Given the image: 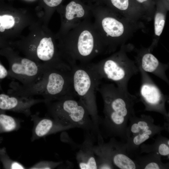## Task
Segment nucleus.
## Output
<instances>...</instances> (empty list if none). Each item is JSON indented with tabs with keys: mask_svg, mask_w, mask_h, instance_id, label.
<instances>
[{
	"mask_svg": "<svg viewBox=\"0 0 169 169\" xmlns=\"http://www.w3.org/2000/svg\"><path fill=\"white\" fill-rule=\"evenodd\" d=\"M97 91L104 103V116L100 118L99 126L102 137H118L125 142L128 123L135 115L134 107L139 98L128 89L119 87L113 83L100 84Z\"/></svg>",
	"mask_w": 169,
	"mask_h": 169,
	"instance_id": "f257e3e1",
	"label": "nucleus"
},
{
	"mask_svg": "<svg viewBox=\"0 0 169 169\" xmlns=\"http://www.w3.org/2000/svg\"><path fill=\"white\" fill-rule=\"evenodd\" d=\"M8 94L26 97L39 95L44 103L65 97L76 96L72 84V67L65 62L46 65L35 82L24 85L12 81Z\"/></svg>",
	"mask_w": 169,
	"mask_h": 169,
	"instance_id": "f03ea898",
	"label": "nucleus"
},
{
	"mask_svg": "<svg viewBox=\"0 0 169 169\" xmlns=\"http://www.w3.org/2000/svg\"><path fill=\"white\" fill-rule=\"evenodd\" d=\"M91 19L84 21L63 34H55L60 57L71 66L89 63L98 55L107 53Z\"/></svg>",
	"mask_w": 169,
	"mask_h": 169,
	"instance_id": "7ed1b4c3",
	"label": "nucleus"
},
{
	"mask_svg": "<svg viewBox=\"0 0 169 169\" xmlns=\"http://www.w3.org/2000/svg\"><path fill=\"white\" fill-rule=\"evenodd\" d=\"M28 32L10 42V46L26 57L44 65H51L64 60L59 55L55 34L41 19L28 28Z\"/></svg>",
	"mask_w": 169,
	"mask_h": 169,
	"instance_id": "20e7f679",
	"label": "nucleus"
},
{
	"mask_svg": "<svg viewBox=\"0 0 169 169\" xmlns=\"http://www.w3.org/2000/svg\"><path fill=\"white\" fill-rule=\"evenodd\" d=\"M77 98L63 97L45 103L48 115L64 125L81 128L94 134L97 140L102 139L87 109Z\"/></svg>",
	"mask_w": 169,
	"mask_h": 169,
	"instance_id": "39448f33",
	"label": "nucleus"
},
{
	"mask_svg": "<svg viewBox=\"0 0 169 169\" xmlns=\"http://www.w3.org/2000/svg\"><path fill=\"white\" fill-rule=\"evenodd\" d=\"M129 49L122 48L118 52L95 63L89 64L99 80L111 81L117 87L128 89L131 79L139 72L136 61L130 59L126 52Z\"/></svg>",
	"mask_w": 169,
	"mask_h": 169,
	"instance_id": "423d86ee",
	"label": "nucleus"
},
{
	"mask_svg": "<svg viewBox=\"0 0 169 169\" xmlns=\"http://www.w3.org/2000/svg\"><path fill=\"white\" fill-rule=\"evenodd\" d=\"M71 67L74 93L87 109L96 129L100 134V118L98 114L96 93L101 82L89 63L75 64Z\"/></svg>",
	"mask_w": 169,
	"mask_h": 169,
	"instance_id": "0eeeda50",
	"label": "nucleus"
},
{
	"mask_svg": "<svg viewBox=\"0 0 169 169\" xmlns=\"http://www.w3.org/2000/svg\"><path fill=\"white\" fill-rule=\"evenodd\" d=\"M0 55L5 57L8 63V77L17 80L24 85L37 81L46 65L21 56L11 47L0 49Z\"/></svg>",
	"mask_w": 169,
	"mask_h": 169,
	"instance_id": "6e6552de",
	"label": "nucleus"
},
{
	"mask_svg": "<svg viewBox=\"0 0 169 169\" xmlns=\"http://www.w3.org/2000/svg\"><path fill=\"white\" fill-rule=\"evenodd\" d=\"M40 19L38 13L0 8V37L10 42L17 40L26 28Z\"/></svg>",
	"mask_w": 169,
	"mask_h": 169,
	"instance_id": "1a4fd4ad",
	"label": "nucleus"
},
{
	"mask_svg": "<svg viewBox=\"0 0 169 169\" xmlns=\"http://www.w3.org/2000/svg\"><path fill=\"white\" fill-rule=\"evenodd\" d=\"M95 26L106 46L107 53L115 49L117 39L124 33L125 28L113 11L102 8H92Z\"/></svg>",
	"mask_w": 169,
	"mask_h": 169,
	"instance_id": "9d476101",
	"label": "nucleus"
},
{
	"mask_svg": "<svg viewBox=\"0 0 169 169\" xmlns=\"http://www.w3.org/2000/svg\"><path fill=\"white\" fill-rule=\"evenodd\" d=\"M138 66L141 76L139 100L144 105L145 111L159 113L169 122V113L166 107L167 96L162 92L147 73Z\"/></svg>",
	"mask_w": 169,
	"mask_h": 169,
	"instance_id": "9b49d317",
	"label": "nucleus"
},
{
	"mask_svg": "<svg viewBox=\"0 0 169 169\" xmlns=\"http://www.w3.org/2000/svg\"><path fill=\"white\" fill-rule=\"evenodd\" d=\"M57 11L61 24L56 35L63 34L84 21L93 18L92 8L86 7L75 0L71 1Z\"/></svg>",
	"mask_w": 169,
	"mask_h": 169,
	"instance_id": "f8f14e48",
	"label": "nucleus"
},
{
	"mask_svg": "<svg viewBox=\"0 0 169 169\" xmlns=\"http://www.w3.org/2000/svg\"><path fill=\"white\" fill-rule=\"evenodd\" d=\"M43 98L26 97L6 94L1 91L0 84V109L22 114L26 116L32 114L31 108L33 105L44 103Z\"/></svg>",
	"mask_w": 169,
	"mask_h": 169,
	"instance_id": "ddd939ff",
	"label": "nucleus"
},
{
	"mask_svg": "<svg viewBox=\"0 0 169 169\" xmlns=\"http://www.w3.org/2000/svg\"><path fill=\"white\" fill-rule=\"evenodd\" d=\"M33 125L31 141L33 142L51 134L74 128L64 125L50 117H41L38 112L30 116Z\"/></svg>",
	"mask_w": 169,
	"mask_h": 169,
	"instance_id": "4468645a",
	"label": "nucleus"
},
{
	"mask_svg": "<svg viewBox=\"0 0 169 169\" xmlns=\"http://www.w3.org/2000/svg\"><path fill=\"white\" fill-rule=\"evenodd\" d=\"M136 61L144 71L152 74L169 84V80L166 74L169 64L160 62L151 53L150 49L140 51Z\"/></svg>",
	"mask_w": 169,
	"mask_h": 169,
	"instance_id": "2eb2a0df",
	"label": "nucleus"
},
{
	"mask_svg": "<svg viewBox=\"0 0 169 169\" xmlns=\"http://www.w3.org/2000/svg\"><path fill=\"white\" fill-rule=\"evenodd\" d=\"M96 136L90 132H86L84 141L79 144L76 159L79 168L97 169V166L93 150Z\"/></svg>",
	"mask_w": 169,
	"mask_h": 169,
	"instance_id": "dca6fc26",
	"label": "nucleus"
},
{
	"mask_svg": "<svg viewBox=\"0 0 169 169\" xmlns=\"http://www.w3.org/2000/svg\"><path fill=\"white\" fill-rule=\"evenodd\" d=\"M112 163L115 167L120 169H140V166L127 152L125 143L117 141L111 138L109 141Z\"/></svg>",
	"mask_w": 169,
	"mask_h": 169,
	"instance_id": "f3484780",
	"label": "nucleus"
},
{
	"mask_svg": "<svg viewBox=\"0 0 169 169\" xmlns=\"http://www.w3.org/2000/svg\"><path fill=\"white\" fill-rule=\"evenodd\" d=\"M168 125L164 126L155 125L151 128L141 132L127 139L125 142L126 151L130 156L137 154L140 146L145 141L156 134H160L163 130H168Z\"/></svg>",
	"mask_w": 169,
	"mask_h": 169,
	"instance_id": "a211bd4d",
	"label": "nucleus"
},
{
	"mask_svg": "<svg viewBox=\"0 0 169 169\" xmlns=\"http://www.w3.org/2000/svg\"><path fill=\"white\" fill-rule=\"evenodd\" d=\"M154 122L153 118L149 115L142 114L140 117H137L135 115L132 116L129 120V123L127 128L126 140L133 136L153 127L155 125Z\"/></svg>",
	"mask_w": 169,
	"mask_h": 169,
	"instance_id": "6ab92c4d",
	"label": "nucleus"
},
{
	"mask_svg": "<svg viewBox=\"0 0 169 169\" xmlns=\"http://www.w3.org/2000/svg\"><path fill=\"white\" fill-rule=\"evenodd\" d=\"M110 145L109 142H104L94 145L93 151L95 156L98 169H114L110 154Z\"/></svg>",
	"mask_w": 169,
	"mask_h": 169,
	"instance_id": "aec40b11",
	"label": "nucleus"
},
{
	"mask_svg": "<svg viewBox=\"0 0 169 169\" xmlns=\"http://www.w3.org/2000/svg\"><path fill=\"white\" fill-rule=\"evenodd\" d=\"M161 156L156 152H150L143 156H137L135 160L140 166V169H160L169 168L168 164L163 163Z\"/></svg>",
	"mask_w": 169,
	"mask_h": 169,
	"instance_id": "412c9836",
	"label": "nucleus"
},
{
	"mask_svg": "<svg viewBox=\"0 0 169 169\" xmlns=\"http://www.w3.org/2000/svg\"><path fill=\"white\" fill-rule=\"evenodd\" d=\"M169 140L167 138L159 136L154 143L152 145L141 144V152L149 153L155 152L161 156H169V145L167 142Z\"/></svg>",
	"mask_w": 169,
	"mask_h": 169,
	"instance_id": "4be33fe9",
	"label": "nucleus"
},
{
	"mask_svg": "<svg viewBox=\"0 0 169 169\" xmlns=\"http://www.w3.org/2000/svg\"><path fill=\"white\" fill-rule=\"evenodd\" d=\"M22 120L0 112V131L6 132L16 131L21 127Z\"/></svg>",
	"mask_w": 169,
	"mask_h": 169,
	"instance_id": "5701e85b",
	"label": "nucleus"
},
{
	"mask_svg": "<svg viewBox=\"0 0 169 169\" xmlns=\"http://www.w3.org/2000/svg\"><path fill=\"white\" fill-rule=\"evenodd\" d=\"M155 3L158 9L156 11L154 18V32L155 35L159 37L161 34L165 22V15L161 10L164 0H156Z\"/></svg>",
	"mask_w": 169,
	"mask_h": 169,
	"instance_id": "b1692460",
	"label": "nucleus"
},
{
	"mask_svg": "<svg viewBox=\"0 0 169 169\" xmlns=\"http://www.w3.org/2000/svg\"><path fill=\"white\" fill-rule=\"evenodd\" d=\"M109 4L114 9L123 12L140 8L134 0H108Z\"/></svg>",
	"mask_w": 169,
	"mask_h": 169,
	"instance_id": "393cba45",
	"label": "nucleus"
},
{
	"mask_svg": "<svg viewBox=\"0 0 169 169\" xmlns=\"http://www.w3.org/2000/svg\"><path fill=\"white\" fill-rule=\"evenodd\" d=\"M62 161H40L28 167L29 169H53L61 165Z\"/></svg>",
	"mask_w": 169,
	"mask_h": 169,
	"instance_id": "a878e982",
	"label": "nucleus"
},
{
	"mask_svg": "<svg viewBox=\"0 0 169 169\" xmlns=\"http://www.w3.org/2000/svg\"><path fill=\"white\" fill-rule=\"evenodd\" d=\"M63 0H43L46 6L49 8L47 15L43 22L48 25V23L53 14L54 8L59 6Z\"/></svg>",
	"mask_w": 169,
	"mask_h": 169,
	"instance_id": "bb28decb",
	"label": "nucleus"
},
{
	"mask_svg": "<svg viewBox=\"0 0 169 169\" xmlns=\"http://www.w3.org/2000/svg\"><path fill=\"white\" fill-rule=\"evenodd\" d=\"M140 7L145 8H150L154 7L155 1L152 0H134Z\"/></svg>",
	"mask_w": 169,
	"mask_h": 169,
	"instance_id": "cd10ccee",
	"label": "nucleus"
},
{
	"mask_svg": "<svg viewBox=\"0 0 169 169\" xmlns=\"http://www.w3.org/2000/svg\"><path fill=\"white\" fill-rule=\"evenodd\" d=\"M62 133L60 136V140L62 141L69 144L74 149H78L79 144H76L72 141L71 139L69 138L70 137L67 134L65 133V132Z\"/></svg>",
	"mask_w": 169,
	"mask_h": 169,
	"instance_id": "c85d7f7f",
	"label": "nucleus"
},
{
	"mask_svg": "<svg viewBox=\"0 0 169 169\" xmlns=\"http://www.w3.org/2000/svg\"><path fill=\"white\" fill-rule=\"evenodd\" d=\"M8 76V71L2 64L0 60V80Z\"/></svg>",
	"mask_w": 169,
	"mask_h": 169,
	"instance_id": "c756f323",
	"label": "nucleus"
},
{
	"mask_svg": "<svg viewBox=\"0 0 169 169\" xmlns=\"http://www.w3.org/2000/svg\"><path fill=\"white\" fill-rule=\"evenodd\" d=\"M10 42L0 37V49L10 47Z\"/></svg>",
	"mask_w": 169,
	"mask_h": 169,
	"instance_id": "7c9ffc66",
	"label": "nucleus"
}]
</instances>
